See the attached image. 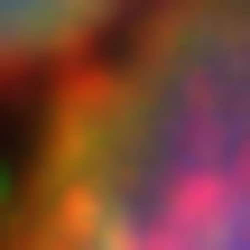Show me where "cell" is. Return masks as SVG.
I'll list each match as a JSON object with an SVG mask.
<instances>
[{
	"instance_id": "cell-1",
	"label": "cell",
	"mask_w": 250,
	"mask_h": 250,
	"mask_svg": "<svg viewBox=\"0 0 250 250\" xmlns=\"http://www.w3.org/2000/svg\"><path fill=\"white\" fill-rule=\"evenodd\" d=\"M0 250H250V0H148L102 37L37 130Z\"/></svg>"
},
{
	"instance_id": "cell-2",
	"label": "cell",
	"mask_w": 250,
	"mask_h": 250,
	"mask_svg": "<svg viewBox=\"0 0 250 250\" xmlns=\"http://www.w3.org/2000/svg\"><path fill=\"white\" fill-rule=\"evenodd\" d=\"M148 0H0V83L9 74H46V65H83Z\"/></svg>"
}]
</instances>
